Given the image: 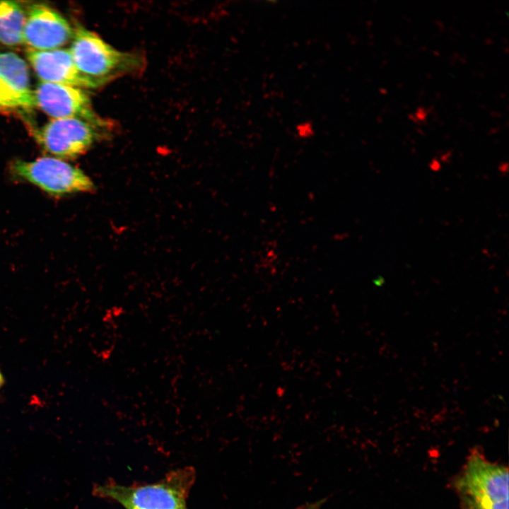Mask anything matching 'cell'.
<instances>
[{
  "label": "cell",
  "instance_id": "4fadbf2b",
  "mask_svg": "<svg viewBox=\"0 0 509 509\" xmlns=\"http://www.w3.org/2000/svg\"><path fill=\"white\" fill-rule=\"evenodd\" d=\"M322 503L323 501H320L319 502L303 505L298 509H320Z\"/></svg>",
  "mask_w": 509,
  "mask_h": 509
},
{
  "label": "cell",
  "instance_id": "3957f363",
  "mask_svg": "<svg viewBox=\"0 0 509 509\" xmlns=\"http://www.w3.org/2000/svg\"><path fill=\"white\" fill-rule=\"evenodd\" d=\"M508 469L475 450L453 481L462 509H508Z\"/></svg>",
  "mask_w": 509,
  "mask_h": 509
},
{
  "label": "cell",
  "instance_id": "5bb4252c",
  "mask_svg": "<svg viewBox=\"0 0 509 509\" xmlns=\"http://www.w3.org/2000/svg\"><path fill=\"white\" fill-rule=\"evenodd\" d=\"M431 168L434 170H437L440 168V163L436 159H433L431 163Z\"/></svg>",
  "mask_w": 509,
  "mask_h": 509
},
{
  "label": "cell",
  "instance_id": "7a4b0ae2",
  "mask_svg": "<svg viewBox=\"0 0 509 509\" xmlns=\"http://www.w3.org/2000/svg\"><path fill=\"white\" fill-rule=\"evenodd\" d=\"M195 478V470L185 467L170 472L156 483L134 486L107 483L95 485L92 492L126 509H185Z\"/></svg>",
  "mask_w": 509,
  "mask_h": 509
},
{
  "label": "cell",
  "instance_id": "8992f818",
  "mask_svg": "<svg viewBox=\"0 0 509 509\" xmlns=\"http://www.w3.org/2000/svg\"><path fill=\"white\" fill-rule=\"evenodd\" d=\"M74 31L56 10L45 4H33L26 13L23 44L35 51L59 49L72 40Z\"/></svg>",
  "mask_w": 509,
  "mask_h": 509
},
{
  "label": "cell",
  "instance_id": "ba28073f",
  "mask_svg": "<svg viewBox=\"0 0 509 509\" xmlns=\"http://www.w3.org/2000/svg\"><path fill=\"white\" fill-rule=\"evenodd\" d=\"M26 57L42 82L90 88L86 80L78 71L69 49H28Z\"/></svg>",
  "mask_w": 509,
  "mask_h": 509
},
{
  "label": "cell",
  "instance_id": "7c38bea8",
  "mask_svg": "<svg viewBox=\"0 0 509 509\" xmlns=\"http://www.w3.org/2000/svg\"><path fill=\"white\" fill-rule=\"evenodd\" d=\"M428 111L429 110L426 107L419 106L416 109L414 114L409 115V118L416 124L426 122Z\"/></svg>",
  "mask_w": 509,
  "mask_h": 509
},
{
  "label": "cell",
  "instance_id": "277c9868",
  "mask_svg": "<svg viewBox=\"0 0 509 509\" xmlns=\"http://www.w3.org/2000/svg\"><path fill=\"white\" fill-rule=\"evenodd\" d=\"M8 170L15 181L33 185L56 198L90 192L95 187L82 170L55 157L44 156L33 160L16 159L11 163Z\"/></svg>",
  "mask_w": 509,
  "mask_h": 509
},
{
  "label": "cell",
  "instance_id": "8fae6325",
  "mask_svg": "<svg viewBox=\"0 0 509 509\" xmlns=\"http://www.w3.org/2000/svg\"><path fill=\"white\" fill-rule=\"evenodd\" d=\"M0 108H25L17 93L0 76Z\"/></svg>",
  "mask_w": 509,
  "mask_h": 509
},
{
  "label": "cell",
  "instance_id": "ac0fdd59",
  "mask_svg": "<svg viewBox=\"0 0 509 509\" xmlns=\"http://www.w3.org/2000/svg\"><path fill=\"white\" fill-rule=\"evenodd\" d=\"M185 509H186V508H185Z\"/></svg>",
  "mask_w": 509,
  "mask_h": 509
},
{
  "label": "cell",
  "instance_id": "30bf717a",
  "mask_svg": "<svg viewBox=\"0 0 509 509\" xmlns=\"http://www.w3.org/2000/svg\"><path fill=\"white\" fill-rule=\"evenodd\" d=\"M26 13L12 1H0V43L9 47L23 43Z\"/></svg>",
  "mask_w": 509,
  "mask_h": 509
},
{
  "label": "cell",
  "instance_id": "6da1fadb",
  "mask_svg": "<svg viewBox=\"0 0 509 509\" xmlns=\"http://www.w3.org/2000/svg\"><path fill=\"white\" fill-rule=\"evenodd\" d=\"M69 50L90 88H98L127 74L139 73L145 64L141 54L117 50L81 25L74 29Z\"/></svg>",
  "mask_w": 509,
  "mask_h": 509
},
{
  "label": "cell",
  "instance_id": "9a60e30c",
  "mask_svg": "<svg viewBox=\"0 0 509 509\" xmlns=\"http://www.w3.org/2000/svg\"><path fill=\"white\" fill-rule=\"evenodd\" d=\"M451 156V152H446L444 153L440 158L443 160H447V159L450 158Z\"/></svg>",
  "mask_w": 509,
  "mask_h": 509
},
{
  "label": "cell",
  "instance_id": "9c48e42d",
  "mask_svg": "<svg viewBox=\"0 0 509 509\" xmlns=\"http://www.w3.org/2000/svg\"><path fill=\"white\" fill-rule=\"evenodd\" d=\"M0 76L15 91L25 108L35 106L26 62L13 52H0Z\"/></svg>",
  "mask_w": 509,
  "mask_h": 509
},
{
  "label": "cell",
  "instance_id": "5b68a950",
  "mask_svg": "<svg viewBox=\"0 0 509 509\" xmlns=\"http://www.w3.org/2000/svg\"><path fill=\"white\" fill-rule=\"evenodd\" d=\"M108 122L101 118L88 120L78 117L52 119L33 136L45 152L66 160L84 154L101 136H107Z\"/></svg>",
  "mask_w": 509,
  "mask_h": 509
},
{
  "label": "cell",
  "instance_id": "2e32d148",
  "mask_svg": "<svg viewBox=\"0 0 509 509\" xmlns=\"http://www.w3.org/2000/svg\"><path fill=\"white\" fill-rule=\"evenodd\" d=\"M507 168H508V163H501V164L500 165V166H499V169H500L501 170H502V171H503V170H507Z\"/></svg>",
  "mask_w": 509,
  "mask_h": 509
},
{
  "label": "cell",
  "instance_id": "52a82bcc",
  "mask_svg": "<svg viewBox=\"0 0 509 509\" xmlns=\"http://www.w3.org/2000/svg\"><path fill=\"white\" fill-rule=\"evenodd\" d=\"M35 106L52 119L99 118L93 111L88 96L80 88L40 81L33 90Z\"/></svg>",
  "mask_w": 509,
  "mask_h": 509
},
{
  "label": "cell",
  "instance_id": "e0dca14e",
  "mask_svg": "<svg viewBox=\"0 0 509 509\" xmlns=\"http://www.w3.org/2000/svg\"><path fill=\"white\" fill-rule=\"evenodd\" d=\"M4 382V377H3L2 374L0 373V388L3 385Z\"/></svg>",
  "mask_w": 509,
  "mask_h": 509
}]
</instances>
